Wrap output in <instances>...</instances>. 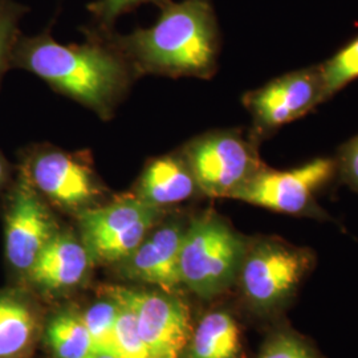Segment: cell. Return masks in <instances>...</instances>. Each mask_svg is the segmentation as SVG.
Masks as SVG:
<instances>
[{
	"instance_id": "1",
	"label": "cell",
	"mask_w": 358,
	"mask_h": 358,
	"mask_svg": "<svg viewBox=\"0 0 358 358\" xmlns=\"http://www.w3.org/2000/svg\"><path fill=\"white\" fill-rule=\"evenodd\" d=\"M143 72L208 78L217 71L219 29L211 0H182L162 6L150 28L118 38Z\"/></svg>"
},
{
	"instance_id": "2",
	"label": "cell",
	"mask_w": 358,
	"mask_h": 358,
	"mask_svg": "<svg viewBox=\"0 0 358 358\" xmlns=\"http://www.w3.org/2000/svg\"><path fill=\"white\" fill-rule=\"evenodd\" d=\"M11 68L41 77L59 90L101 115L112 112L128 84V71L118 56L94 43L63 45L50 34L19 38Z\"/></svg>"
},
{
	"instance_id": "3",
	"label": "cell",
	"mask_w": 358,
	"mask_h": 358,
	"mask_svg": "<svg viewBox=\"0 0 358 358\" xmlns=\"http://www.w3.org/2000/svg\"><path fill=\"white\" fill-rule=\"evenodd\" d=\"M247 243V239L214 211L194 217L180 245V282L203 299L224 292L238 280Z\"/></svg>"
},
{
	"instance_id": "4",
	"label": "cell",
	"mask_w": 358,
	"mask_h": 358,
	"mask_svg": "<svg viewBox=\"0 0 358 358\" xmlns=\"http://www.w3.org/2000/svg\"><path fill=\"white\" fill-rule=\"evenodd\" d=\"M315 262L309 248L282 238L262 236L248 241L238 280L256 312L273 315L291 303Z\"/></svg>"
},
{
	"instance_id": "5",
	"label": "cell",
	"mask_w": 358,
	"mask_h": 358,
	"mask_svg": "<svg viewBox=\"0 0 358 358\" xmlns=\"http://www.w3.org/2000/svg\"><path fill=\"white\" fill-rule=\"evenodd\" d=\"M334 177V158L327 157L289 170L263 165L231 198L287 215L329 219L317 205L316 195Z\"/></svg>"
},
{
	"instance_id": "6",
	"label": "cell",
	"mask_w": 358,
	"mask_h": 358,
	"mask_svg": "<svg viewBox=\"0 0 358 358\" xmlns=\"http://www.w3.org/2000/svg\"><path fill=\"white\" fill-rule=\"evenodd\" d=\"M259 141L241 131L219 130L190 142L183 157L192 169L201 194L211 198H231L264 164L257 150Z\"/></svg>"
},
{
	"instance_id": "7",
	"label": "cell",
	"mask_w": 358,
	"mask_h": 358,
	"mask_svg": "<svg viewBox=\"0 0 358 358\" xmlns=\"http://www.w3.org/2000/svg\"><path fill=\"white\" fill-rule=\"evenodd\" d=\"M158 214L157 207L136 195L90 207L78 217L83 243L93 259L105 263L122 262L153 229Z\"/></svg>"
},
{
	"instance_id": "8",
	"label": "cell",
	"mask_w": 358,
	"mask_h": 358,
	"mask_svg": "<svg viewBox=\"0 0 358 358\" xmlns=\"http://www.w3.org/2000/svg\"><path fill=\"white\" fill-rule=\"evenodd\" d=\"M325 103L319 65L303 68L271 80L243 97L254 121L251 136L262 141Z\"/></svg>"
},
{
	"instance_id": "9",
	"label": "cell",
	"mask_w": 358,
	"mask_h": 358,
	"mask_svg": "<svg viewBox=\"0 0 358 358\" xmlns=\"http://www.w3.org/2000/svg\"><path fill=\"white\" fill-rule=\"evenodd\" d=\"M105 294L133 312L150 358H180L192 341V316L178 299L166 294L109 287Z\"/></svg>"
},
{
	"instance_id": "10",
	"label": "cell",
	"mask_w": 358,
	"mask_h": 358,
	"mask_svg": "<svg viewBox=\"0 0 358 358\" xmlns=\"http://www.w3.org/2000/svg\"><path fill=\"white\" fill-rule=\"evenodd\" d=\"M19 169L41 196L65 210L90 208L101 192L90 164L76 154L35 148L23 154Z\"/></svg>"
},
{
	"instance_id": "11",
	"label": "cell",
	"mask_w": 358,
	"mask_h": 358,
	"mask_svg": "<svg viewBox=\"0 0 358 358\" xmlns=\"http://www.w3.org/2000/svg\"><path fill=\"white\" fill-rule=\"evenodd\" d=\"M56 232L48 207L19 169L4 208V248L10 266L28 273Z\"/></svg>"
},
{
	"instance_id": "12",
	"label": "cell",
	"mask_w": 358,
	"mask_h": 358,
	"mask_svg": "<svg viewBox=\"0 0 358 358\" xmlns=\"http://www.w3.org/2000/svg\"><path fill=\"white\" fill-rule=\"evenodd\" d=\"M187 226L180 222H169L145 236L141 244L122 260L130 278L158 285L171 294L180 282L179 254Z\"/></svg>"
},
{
	"instance_id": "13",
	"label": "cell",
	"mask_w": 358,
	"mask_h": 358,
	"mask_svg": "<svg viewBox=\"0 0 358 358\" xmlns=\"http://www.w3.org/2000/svg\"><path fill=\"white\" fill-rule=\"evenodd\" d=\"M85 244L68 232H56L27 273L40 287L59 291L81 282L90 263Z\"/></svg>"
},
{
	"instance_id": "14",
	"label": "cell",
	"mask_w": 358,
	"mask_h": 358,
	"mask_svg": "<svg viewBox=\"0 0 358 358\" xmlns=\"http://www.w3.org/2000/svg\"><path fill=\"white\" fill-rule=\"evenodd\" d=\"M201 192L185 157L166 155L154 159L142 173L137 195L153 207L176 205Z\"/></svg>"
},
{
	"instance_id": "15",
	"label": "cell",
	"mask_w": 358,
	"mask_h": 358,
	"mask_svg": "<svg viewBox=\"0 0 358 358\" xmlns=\"http://www.w3.org/2000/svg\"><path fill=\"white\" fill-rule=\"evenodd\" d=\"M190 358H236L241 352V331L229 312L214 310L203 316L192 332Z\"/></svg>"
},
{
	"instance_id": "16",
	"label": "cell",
	"mask_w": 358,
	"mask_h": 358,
	"mask_svg": "<svg viewBox=\"0 0 358 358\" xmlns=\"http://www.w3.org/2000/svg\"><path fill=\"white\" fill-rule=\"evenodd\" d=\"M35 331V316L26 303L15 296L0 294V358L24 357Z\"/></svg>"
},
{
	"instance_id": "17",
	"label": "cell",
	"mask_w": 358,
	"mask_h": 358,
	"mask_svg": "<svg viewBox=\"0 0 358 358\" xmlns=\"http://www.w3.org/2000/svg\"><path fill=\"white\" fill-rule=\"evenodd\" d=\"M47 338L56 358H84L94 349L81 316L71 313L59 315L50 322Z\"/></svg>"
},
{
	"instance_id": "18",
	"label": "cell",
	"mask_w": 358,
	"mask_h": 358,
	"mask_svg": "<svg viewBox=\"0 0 358 358\" xmlns=\"http://www.w3.org/2000/svg\"><path fill=\"white\" fill-rule=\"evenodd\" d=\"M325 101L358 78V36L319 64Z\"/></svg>"
},
{
	"instance_id": "19",
	"label": "cell",
	"mask_w": 358,
	"mask_h": 358,
	"mask_svg": "<svg viewBox=\"0 0 358 358\" xmlns=\"http://www.w3.org/2000/svg\"><path fill=\"white\" fill-rule=\"evenodd\" d=\"M118 306L113 299L103 300L85 310L81 316L97 350L110 352L115 356V321Z\"/></svg>"
},
{
	"instance_id": "20",
	"label": "cell",
	"mask_w": 358,
	"mask_h": 358,
	"mask_svg": "<svg viewBox=\"0 0 358 358\" xmlns=\"http://www.w3.org/2000/svg\"><path fill=\"white\" fill-rule=\"evenodd\" d=\"M257 358H321L307 340L289 328H279L269 334Z\"/></svg>"
},
{
	"instance_id": "21",
	"label": "cell",
	"mask_w": 358,
	"mask_h": 358,
	"mask_svg": "<svg viewBox=\"0 0 358 358\" xmlns=\"http://www.w3.org/2000/svg\"><path fill=\"white\" fill-rule=\"evenodd\" d=\"M115 303L118 306L115 321V357L150 358L138 332L133 312L127 306L118 301Z\"/></svg>"
},
{
	"instance_id": "22",
	"label": "cell",
	"mask_w": 358,
	"mask_h": 358,
	"mask_svg": "<svg viewBox=\"0 0 358 358\" xmlns=\"http://www.w3.org/2000/svg\"><path fill=\"white\" fill-rule=\"evenodd\" d=\"M27 13L24 6L15 0H0V83L11 68V56L19 35V22Z\"/></svg>"
},
{
	"instance_id": "23",
	"label": "cell",
	"mask_w": 358,
	"mask_h": 358,
	"mask_svg": "<svg viewBox=\"0 0 358 358\" xmlns=\"http://www.w3.org/2000/svg\"><path fill=\"white\" fill-rule=\"evenodd\" d=\"M334 162L336 176L358 194V134L338 149Z\"/></svg>"
},
{
	"instance_id": "24",
	"label": "cell",
	"mask_w": 358,
	"mask_h": 358,
	"mask_svg": "<svg viewBox=\"0 0 358 358\" xmlns=\"http://www.w3.org/2000/svg\"><path fill=\"white\" fill-rule=\"evenodd\" d=\"M145 1H154L164 6L169 0H97L90 4V11L103 23H112L121 13H127Z\"/></svg>"
},
{
	"instance_id": "25",
	"label": "cell",
	"mask_w": 358,
	"mask_h": 358,
	"mask_svg": "<svg viewBox=\"0 0 358 358\" xmlns=\"http://www.w3.org/2000/svg\"><path fill=\"white\" fill-rule=\"evenodd\" d=\"M11 173H13L11 164L0 152V190H3L8 185V182L11 179Z\"/></svg>"
},
{
	"instance_id": "26",
	"label": "cell",
	"mask_w": 358,
	"mask_h": 358,
	"mask_svg": "<svg viewBox=\"0 0 358 358\" xmlns=\"http://www.w3.org/2000/svg\"><path fill=\"white\" fill-rule=\"evenodd\" d=\"M84 358H117L113 353L110 352H105V350H97V349H93L90 352V355L87 357Z\"/></svg>"
}]
</instances>
